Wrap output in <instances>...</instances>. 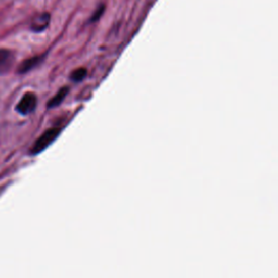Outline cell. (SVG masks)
<instances>
[{"label": "cell", "instance_id": "1", "mask_svg": "<svg viewBox=\"0 0 278 278\" xmlns=\"http://www.w3.org/2000/svg\"><path fill=\"white\" fill-rule=\"evenodd\" d=\"M60 128H50L46 130L38 139L37 142L35 143L32 148V155H37V153L41 152L42 150H45L49 145L53 144L55 142V139L59 136L60 134Z\"/></svg>", "mask_w": 278, "mask_h": 278}, {"label": "cell", "instance_id": "2", "mask_svg": "<svg viewBox=\"0 0 278 278\" xmlns=\"http://www.w3.org/2000/svg\"><path fill=\"white\" fill-rule=\"evenodd\" d=\"M36 106H37V97L35 96V94L28 92L20 100L17 110L21 114H28L34 111Z\"/></svg>", "mask_w": 278, "mask_h": 278}, {"label": "cell", "instance_id": "3", "mask_svg": "<svg viewBox=\"0 0 278 278\" xmlns=\"http://www.w3.org/2000/svg\"><path fill=\"white\" fill-rule=\"evenodd\" d=\"M49 23H50V14L48 12H42L34 17L31 23V28L34 32H42L49 26Z\"/></svg>", "mask_w": 278, "mask_h": 278}, {"label": "cell", "instance_id": "4", "mask_svg": "<svg viewBox=\"0 0 278 278\" xmlns=\"http://www.w3.org/2000/svg\"><path fill=\"white\" fill-rule=\"evenodd\" d=\"M42 59V57H33L31 58V59H27L25 60L23 63H22L20 65V68H19V72L20 73H26L28 71H31L32 69H34L35 67H37L38 63L41 61Z\"/></svg>", "mask_w": 278, "mask_h": 278}, {"label": "cell", "instance_id": "5", "mask_svg": "<svg viewBox=\"0 0 278 278\" xmlns=\"http://www.w3.org/2000/svg\"><path fill=\"white\" fill-rule=\"evenodd\" d=\"M68 92H69L68 87H63V88H61L59 91L56 94V96L48 102V108H55L57 106H59L61 102L65 99V97H67Z\"/></svg>", "mask_w": 278, "mask_h": 278}, {"label": "cell", "instance_id": "6", "mask_svg": "<svg viewBox=\"0 0 278 278\" xmlns=\"http://www.w3.org/2000/svg\"><path fill=\"white\" fill-rule=\"evenodd\" d=\"M86 75H87V70L84 68H80L72 73L71 78L72 80H74V82H80V80H83L86 77Z\"/></svg>", "mask_w": 278, "mask_h": 278}, {"label": "cell", "instance_id": "7", "mask_svg": "<svg viewBox=\"0 0 278 278\" xmlns=\"http://www.w3.org/2000/svg\"><path fill=\"white\" fill-rule=\"evenodd\" d=\"M105 9H106L105 5H99V7L96 10H95V12L92 13V16L89 20L90 23H95V22H97L102 17V14H104V12H105Z\"/></svg>", "mask_w": 278, "mask_h": 278}, {"label": "cell", "instance_id": "8", "mask_svg": "<svg viewBox=\"0 0 278 278\" xmlns=\"http://www.w3.org/2000/svg\"><path fill=\"white\" fill-rule=\"evenodd\" d=\"M11 53L7 49H0V67H3L10 60Z\"/></svg>", "mask_w": 278, "mask_h": 278}]
</instances>
